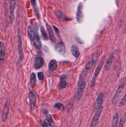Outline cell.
<instances>
[{"label": "cell", "mask_w": 126, "mask_h": 127, "mask_svg": "<svg viewBox=\"0 0 126 127\" xmlns=\"http://www.w3.org/2000/svg\"><path fill=\"white\" fill-rule=\"evenodd\" d=\"M18 51L19 58L17 62V65H19L24 59L23 53L22 48V37L20 29L18 28Z\"/></svg>", "instance_id": "6da1fadb"}, {"label": "cell", "mask_w": 126, "mask_h": 127, "mask_svg": "<svg viewBox=\"0 0 126 127\" xmlns=\"http://www.w3.org/2000/svg\"><path fill=\"white\" fill-rule=\"evenodd\" d=\"M105 59H106V57L105 56H104L102 57L100 63L98 64L97 67L95 69V71L94 74L93 75V77H92V80L91 83V86L92 87H94L95 86L96 83V80L97 78V77L98 76V74L100 73L102 67H103V65L105 62Z\"/></svg>", "instance_id": "7a4b0ae2"}, {"label": "cell", "mask_w": 126, "mask_h": 127, "mask_svg": "<svg viewBox=\"0 0 126 127\" xmlns=\"http://www.w3.org/2000/svg\"><path fill=\"white\" fill-rule=\"evenodd\" d=\"M103 107L101 106L97 110L96 112L94 115L90 127H96L98 123L101 115L103 111Z\"/></svg>", "instance_id": "3957f363"}, {"label": "cell", "mask_w": 126, "mask_h": 127, "mask_svg": "<svg viewBox=\"0 0 126 127\" xmlns=\"http://www.w3.org/2000/svg\"><path fill=\"white\" fill-rule=\"evenodd\" d=\"M29 98L31 109L33 110L36 102L37 93L36 92L31 91L29 94Z\"/></svg>", "instance_id": "277c9868"}, {"label": "cell", "mask_w": 126, "mask_h": 127, "mask_svg": "<svg viewBox=\"0 0 126 127\" xmlns=\"http://www.w3.org/2000/svg\"><path fill=\"white\" fill-rule=\"evenodd\" d=\"M86 86V83L84 81H82L78 89L76 95V99L77 100H79L82 98L85 90Z\"/></svg>", "instance_id": "5b68a950"}, {"label": "cell", "mask_w": 126, "mask_h": 127, "mask_svg": "<svg viewBox=\"0 0 126 127\" xmlns=\"http://www.w3.org/2000/svg\"><path fill=\"white\" fill-rule=\"evenodd\" d=\"M16 4V0H10V20L11 23H13L14 21Z\"/></svg>", "instance_id": "8992f818"}, {"label": "cell", "mask_w": 126, "mask_h": 127, "mask_svg": "<svg viewBox=\"0 0 126 127\" xmlns=\"http://www.w3.org/2000/svg\"><path fill=\"white\" fill-rule=\"evenodd\" d=\"M83 19V5L82 3L79 4L78 7L77 11L76 20L78 23H81Z\"/></svg>", "instance_id": "52a82bcc"}, {"label": "cell", "mask_w": 126, "mask_h": 127, "mask_svg": "<svg viewBox=\"0 0 126 127\" xmlns=\"http://www.w3.org/2000/svg\"><path fill=\"white\" fill-rule=\"evenodd\" d=\"M103 93H101L98 95L97 98L94 104V108L95 110H97L98 108L102 106L104 100Z\"/></svg>", "instance_id": "ba28073f"}, {"label": "cell", "mask_w": 126, "mask_h": 127, "mask_svg": "<svg viewBox=\"0 0 126 127\" xmlns=\"http://www.w3.org/2000/svg\"><path fill=\"white\" fill-rule=\"evenodd\" d=\"M55 50L61 55H64L66 53V47L63 42L61 41L56 45Z\"/></svg>", "instance_id": "9c48e42d"}, {"label": "cell", "mask_w": 126, "mask_h": 127, "mask_svg": "<svg viewBox=\"0 0 126 127\" xmlns=\"http://www.w3.org/2000/svg\"><path fill=\"white\" fill-rule=\"evenodd\" d=\"M117 50H115L113 53L111 54V56L109 57V58L107 59L105 64V68L106 70H108L110 68L112 63L114 60L115 56L117 54Z\"/></svg>", "instance_id": "30bf717a"}, {"label": "cell", "mask_w": 126, "mask_h": 127, "mask_svg": "<svg viewBox=\"0 0 126 127\" xmlns=\"http://www.w3.org/2000/svg\"><path fill=\"white\" fill-rule=\"evenodd\" d=\"M124 88V84H123H123L122 85H120L117 92L115 93V94L114 95L113 100H112V103L115 104L117 103L118 99V97L120 96V95L121 93L122 92V91L123 90Z\"/></svg>", "instance_id": "8fae6325"}, {"label": "cell", "mask_w": 126, "mask_h": 127, "mask_svg": "<svg viewBox=\"0 0 126 127\" xmlns=\"http://www.w3.org/2000/svg\"><path fill=\"white\" fill-rule=\"evenodd\" d=\"M44 64V60L41 57L36 58L34 63V66L36 68L38 69L41 68Z\"/></svg>", "instance_id": "7c38bea8"}, {"label": "cell", "mask_w": 126, "mask_h": 127, "mask_svg": "<svg viewBox=\"0 0 126 127\" xmlns=\"http://www.w3.org/2000/svg\"><path fill=\"white\" fill-rule=\"evenodd\" d=\"M27 32H28V35L30 39L32 41H33L35 38L36 32L35 31L31 25L29 26L28 27Z\"/></svg>", "instance_id": "4fadbf2b"}, {"label": "cell", "mask_w": 126, "mask_h": 127, "mask_svg": "<svg viewBox=\"0 0 126 127\" xmlns=\"http://www.w3.org/2000/svg\"><path fill=\"white\" fill-rule=\"evenodd\" d=\"M46 26L47 29L49 32V35L50 38V40L52 41V42L55 43L56 42V40H55V37L54 36V33H53V31L50 25H49L47 24H46Z\"/></svg>", "instance_id": "5bb4252c"}, {"label": "cell", "mask_w": 126, "mask_h": 127, "mask_svg": "<svg viewBox=\"0 0 126 127\" xmlns=\"http://www.w3.org/2000/svg\"><path fill=\"white\" fill-rule=\"evenodd\" d=\"M5 48L2 42H0V61L4 60L5 56Z\"/></svg>", "instance_id": "9a60e30c"}, {"label": "cell", "mask_w": 126, "mask_h": 127, "mask_svg": "<svg viewBox=\"0 0 126 127\" xmlns=\"http://www.w3.org/2000/svg\"><path fill=\"white\" fill-rule=\"evenodd\" d=\"M9 112V107L6 104L3 110L2 116H1V119H2V121L3 122H5L7 120Z\"/></svg>", "instance_id": "2e32d148"}, {"label": "cell", "mask_w": 126, "mask_h": 127, "mask_svg": "<svg viewBox=\"0 0 126 127\" xmlns=\"http://www.w3.org/2000/svg\"><path fill=\"white\" fill-rule=\"evenodd\" d=\"M71 52L72 55L75 58H77L80 56L79 49L76 45H73L71 47Z\"/></svg>", "instance_id": "e0dca14e"}, {"label": "cell", "mask_w": 126, "mask_h": 127, "mask_svg": "<svg viewBox=\"0 0 126 127\" xmlns=\"http://www.w3.org/2000/svg\"><path fill=\"white\" fill-rule=\"evenodd\" d=\"M34 45L36 49H40L41 48V44L40 40L38 34L36 32L35 38L34 40Z\"/></svg>", "instance_id": "ac0fdd59"}, {"label": "cell", "mask_w": 126, "mask_h": 127, "mask_svg": "<svg viewBox=\"0 0 126 127\" xmlns=\"http://www.w3.org/2000/svg\"><path fill=\"white\" fill-rule=\"evenodd\" d=\"M118 119H119V115L118 113H115L114 114L112 123V127H117L118 124Z\"/></svg>", "instance_id": "d6986e66"}, {"label": "cell", "mask_w": 126, "mask_h": 127, "mask_svg": "<svg viewBox=\"0 0 126 127\" xmlns=\"http://www.w3.org/2000/svg\"><path fill=\"white\" fill-rule=\"evenodd\" d=\"M57 65L56 60H52L50 62L49 65V68L51 71H54L57 68Z\"/></svg>", "instance_id": "ffe728a7"}, {"label": "cell", "mask_w": 126, "mask_h": 127, "mask_svg": "<svg viewBox=\"0 0 126 127\" xmlns=\"http://www.w3.org/2000/svg\"><path fill=\"white\" fill-rule=\"evenodd\" d=\"M66 78V76L65 75H62L61 77L60 81L59 84V87L60 89H62L65 88L67 86V83L64 80Z\"/></svg>", "instance_id": "44dd1931"}, {"label": "cell", "mask_w": 126, "mask_h": 127, "mask_svg": "<svg viewBox=\"0 0 126 127\" xmlns=\"http://www.w3.org/2000/svg\"><path fill=\"white\" fill-rule=\"evenodd\" d=\"M30 85L31 87L33 88L36 84V75L34 72H32L30 75Z\"/></svg>", "instance_id": "7402d4cb"}, {"label": "cell", "mask_w": 126, "mask_h": 127, "mask_svg": "<svg viewBox=\"0 0 126 127\" xmlns=\"http://www.w3.org/2000/svg\"><path fill=\"white\" fill-rule=\"evenodd\" d=\"M126 112H125L124 113L122 117H121L118 127H124L125 123H126Z\"/></svg>", "instance_id": "603a6c76"}, {"label": "cell", "mask_w": 126, "mask_h": 127, "mask_svg": "<svg viewBox=\"0 0 126 127\" xmlns=\"http://www.w3.org/2000/svg\"><path fill=\"white\" fill-rule=\"evenodd\" d=\"M40 31L43 39H44V40H48V39H49L48 35H47V34L46 32H45L44 28L42 26H41Z\"/></svg>", "instance_id": "cb8c5ba5"}, {"label": "cell", "mask_w": 126, "mask_h": 127, "mask_svg": "<svg viewBox=\"0 0 126 127\" xmlns=\"http://www.w3.org/2000/svg\"><path fill=\"white\" fill-rule=\"evenodd\" d=\"M54 108H58L60 110L63 111L64 109V106L63 104L60 103H55L54 105Z\"/></svg>", "instance_id": "d4e9b609"}, {"label": "cell", "mask_w": 126, "mask_h": 127, "mask_svg": "<svg viewBox=\"0 0 126 127\" xmlns=\"http://www.w3.org/2000/svg\"><path fill=\"white\" fill-rule=\"evenodd\" d=\"M94 63L90 61L87 64L86 66V69H89L93 67V65H94Z\"/></svg>", "instance_id": "484cf974"}, {"label": "cell", "mask_w": 126, "mask_h": 127, "mask_svg": "<svg viewBox=\"0 0 126 127\" xmlns=\"http://www.w3.org/2000/svg\"><path fill=\"white\" fill-rule=\"evenodd\" d=\"M37 77L40 80H42L44 78L43 74L41 72H39L37 73Z\"/></svg>", "instance_id": "4316f807"}, {"label": "cell", "mask_w": 126, "mask_h": 127, "mask_svg": "<svg viewBox=\"0 0 126 127\" xmlns=\"http://www.w3.org/2000/svg\"><path fill=\"white\" fill-rule=\"evenodd\" d=\"M126 103V95H124L123 98L121 100V101L119 104V106H122L124 105Z\"/></svg>", "instance_id": "83f0119b"}, {"label": "cell", "mask_w": 126, "mask_h": 127, "mask_svg": "<svg viewBox=\"0 0 126 127\" xmlns=\"http://www.w3.org/2000/svg\"><path fill=\"white\" fill-rule=\"evenodd\" d=\"M44 123L45 124V125L47 127H52V124L51 122H50L47 119H45L44 120Z\"/></svg>", "instance_id": "f1b7e54d"}, {"label": "cell", "mask_w": 126, "mask_h": 127, "mask_svg": "<svg viewBox=\"0 0 126 127\" xmlns=\"http://www.w3.org/2000/svg\"><path fill=\"white\" fill-rule=\"evenodd\" d=\"M53 28L55 32V33H56L57 35V36L58 37H60V32H59V30L55 26H53Z\"/></svg>", "instance_id": "f546056e"}, {"label": "cell", "mask_w": 126, "mask_h": 127, "mask_svg": "<svg viewBox=\"0 0 126 127\" xmlns=\"http://www.w3.org/2000/svg\"><path fill=\"white\" fill-rule=\"evenodd\" d=\"M46 119L48 121H49L50 122H51V123H53V120L52 116L50 115H47L46 116Z\"/></svg>", "instance_id": "4dcf8cb0"}, {"label": "cell", "mask_w": 126, "mask_h": 127, "mask_svg": "<svg viewBox=\"0 0 126 127\" xmlns=\"http://www.w3.org/2000/svg\"><path fill=\"white\" fill-rule=\"evenodd\" d=\"M75 38L77 42H78V43H80V44H84V42L82 40H81L79 37H77V36H76V37H75Z\"/></svg>", "instance_id": "1f68e13d"}, {"label": "cell", "mask_w": 126, "mask_h": 127, "mask_svg": "<svg viewBox=\"0 0 126 127\" xmlns=\"http://www.w3.org/2000/svg\"><path fill=\"white\" fill-rule=\"evenodd\" d=\"M30 0L32 5H34L35 3V0Z\"/></svg>", "instance_id": "d6a6232c"}]
</instances>
